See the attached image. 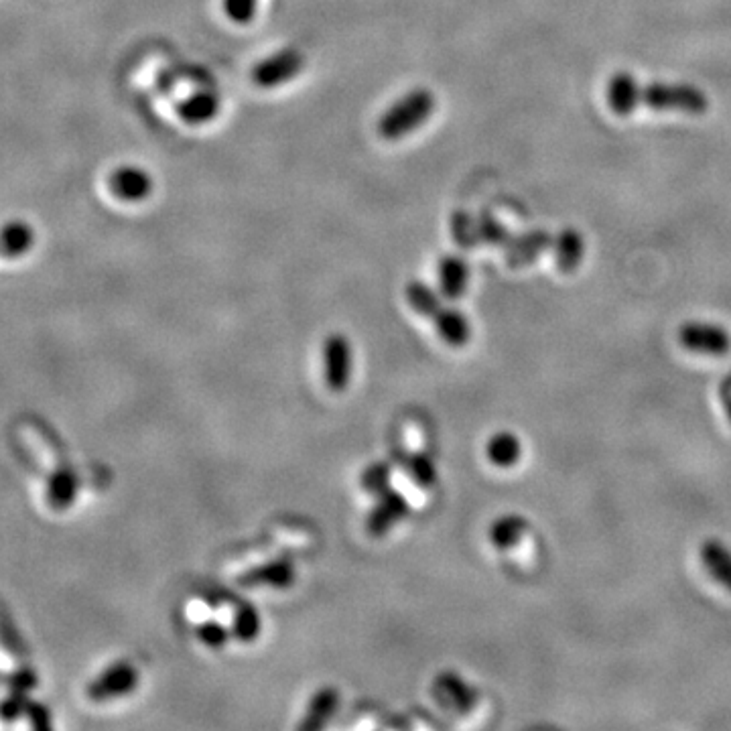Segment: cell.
I'll return each instance as SVG.
<instances>
[{
	"instance_id": "obj_5",
	"label": "cell",
	"mask_w": 731,
	"mask_h": 731,
	"mask_svg": "<svg viewBox=\"0 0 731 731\" xmlns=\"http://www.w3.org/2000/svg\"><path fill=\"white\" fill-rule=\"evenodd\" d=\"M139 673L128 662H116L110 669H106L98 679H94L88 687V697L94 703H106L128 695L137 689Z\"/></svg>"
},
{
	"instance_id": "obj_30",
	"label": "cell",
	"mask_w": 731,
	"mask_h": 731,
	"mask_svg": "<svg viewBox=\"0 0 731 731\" xmlns=\"http://www.w3.org/2000/svg\"><path fill=\"white\" fill-rule=\"evenodd\" d=\"M29 703L31 701L27 699V693L13 691L11 697H7L5 701H0V719H3V721H15V719H19L21 715L27 713Z\"/></svg>"
},
{
	"instance_id": "obj_13",
	"label": "cell",
	"mask_w": 731,
	"mask_h": 731,
	"mask_svg": "<svg viewBox=\"0 0 731 731\" xmlns=\"http://www.w3.org/2000/svg\"><path fill=\"white\" fill-rule=\"evenodd\" d=\"M220 96L214 90H197L189 94L177 108L179 118L187 124H206L212 122L220 112Z\"/></svg>"
},
{
	"instance_id": "obj_14",
	"label": "cell",
	"mask_w": 731,
	"mask_h": 731,
	"mask_svg": "<svg viewBox=\"0 0 731 731\" xmlns=\"http://www.w3.org/2000/svg\"><path fill=\"white\" fill-rule=\"evenodd\" d=\"M437 689L441 691V701L449 707H453L459 713H470L478 705V691L465 683L455 673H443L437 679Z\"/></svg>"
},
{
	"instance_id": "obj_35",
	"label": "cell",
	"mask_w": 731,
	"mask_h": 731,
	"mask_svg": "<svg viewBox=\"0 0 731 731\" xmlns=\"http://www.w3.org/2000/svg\"><path fill=\"white\" fill-rule=\"evenodd\" d=\"M721 405H723V411H725L727 419L731 421V380H727L721 386Z\"/></svg>"
},
{
	"instance_id": "obj_20",
	"label": "cell",
	"mask_w": 731,
	"mask_h": 731,
	"mask_svg": "<svg viewBox=\"0 0 731 731\" xmlns=\"http://www.w3.org/2000/svg\"><path fill=\"white\" fill-rule=\"evenodd\" d=\"M35 244V230L21 222H9L0 228V256L5 258H19L27 254Z\"/></svg>"
},
{
	"instance_id": "obj_16",
	"label": "cell",
	"mask_w": 731,
	"mask_h": 731,
	"mask_svg": "<svg viewBox=\"0 0 731 731\" xmlns=\"http://www.w3.org/2000/svg\"><path fill=\"white\" fill-rule=\"evenodd\" d=\"M553 250H555V262H557L559 271L561 273H573L583 260L585 240H583L579 230L563 228L553 238Z\"/></svg>"
},
{
	"instance_id": "obj_4",
	"label": "cell",
	"mask_w": 731,
	"mask_h": 731,
	"mask_svg": "<svg viewBox=\"0 0 731 731\" xmlns=\"http://www.w3.org/2000/svg\"><path fill=\"white\" fill-rule=\"evenodd\" d=\"M679 344L693 354L725 356L731 350V336L717 323L687 321L679 329Z\"/></svg>"
},
{
	"instance_id": "obj_2",
	"label": "cell",
	"mask_w": 731,
	"mask_h": 731,
	"mask_svg": "<svg viewBox=\"0 0 731 731\" xmlns=\"http://www.w3.org/2000/svg\"><path fill=\"white\" fill-rule=\"evenodd\" d=\"M648 106L658 112H687V114H703L709 108L707 94L693 84H667L652 82L640 88V106Z\"/></svg>"
},
{
	"instance_id": "obj_15",
	"label": "cell",
	"mask_w": 731,
	"mask_h": 731,
	"mask_svg": "<svg viewBox=\"0 0 731 731\" xmlns=\"http://www.w3.org/2000/svg\"><path fill=\"white\" fill-rule=\"evenodd\" d=\"M80 490V478L68 465L57 468L47 484V502L53 510H65L70 508L78 496Z\"/></svg>"
},
{
	"instance_id": "obj_29",
	"label": "cell",
	"mask_w": 731,
	"mask_h": 731,
	"mask_svg": "<svg viewBox=\"0 0 731 731\" xmlns=\"http://www.w3.org/2000/svg\"><path fill=\"white\" fill-rule=\"evenodd\" d=\"M258 11V0H224V13L230 21L246 25Z\"/></svg>"
},
{
	"instance_id": "obj_28",
	"label": "cell",
	"mask_w": 731,
	"mask_h": 731,
	"mask_svg": "<svg viewBox=\"0 0 731 731\" xmlns=\"http://www.w3.org/2000/svg\"><path fill=\"white\" fill-rule=\"evenodd\" d=\"M409 470L411 476L415 478V482L423 488H429L435 484L437 480V472H435V463L423 453V455H413L409 459Z\"/></svg>"
},
{
	"instance_id": "obj_22",
	"label": "cell",
	"mask_w": 731,
	"mask_h": 731,
	"mask_svg": "<svg viewBox=\"0 0 731 731\" xmlns=\"http://www.w3.org/2000/svg\"><path fill=\"white\" fill-rule=\"evenodd\" d=\"M338 703H340V697H338L336 689H321L311 699V705L307 709V717L299 727L301 729H319V727H323L331 719V715L336 713Z\"/></svg>"
},
{
	"instance_id": "obj_19",
	"label": "cell",
	"mask_w": 731,
	"mask_h": 731,
	"mask_svg": "<svg viewBox=\"0 0 731 731\" xmlns=\"http://www.w3.org/2000/svg\"><path fill=\"white\" fill-rule=\"evenodd\" d=\"M246 587H258V585H269L287 589L295 581V569L287 561H271L262 567H256L242 575L240 579Z\"/></svg>"
},
{
	"instance_id": "obj_32",
	"label": "cell",
	"mask_w": 731,
	"mask_h": 731,
	"mask_svg": "<svg viewBox=\"0 0 731 731\" xmlns=\"http://www.w3.org/2000/svg\"><path fill=\"white\" fill-rule=\"evenodd\" d=\"M13 691H17V693H27V691H31V689H35L37 687V677H35V673L33 671H29V669H21V671H17V673H13L11 677H9V683H7Z\"/></svg>"
},
{
	"instance_id": "obj_18",
	"label": "cell",
	"mask_w": 731,
	"mask_h": 731,
	"mask_svg": "<svg viewBox=\"0 0 731 731\" xmlns=\"http://www.w3.org/2000/svg\"><path fill=\"white\" fill-rule=\"evenodd\" d=\"M701 559H703V565H705L707 573L725 591L731 593V551L723 543L711 539V541L703 543Z\"/></svg>"
},
{
	"instance_id": "obj_11",
	"label": "cell",
	"mask_w": 731,
	"mask_h": 731,
	"mask_svg": "<svg viewBox=\"0 0 731 731\" xmlns=\"http://www.w3.org/2000/svg\"><path fill=\"white\" fill-rule=\"evenodd\" d=\"M530 524L518 514H506L490 526V541L498 551H516L530 539Z\"/></svg>"
},
{
	"instance_id": "obj_12",
	"label": "cell",
	"mask_w": 731,
	"mask_h": 731,
	"mask_svg": "<svg viewBox=\"0 0 731 731\" xmlns=\"http://www.w3.org/2000/svg\"><path fill=\"white\" fill-rule=\"evenodd\" d=\"M439 287H441V295L449 301H457L463 297L465 289H468L470 283V267L461 256L455 254H447L439 260Z\"/></svg>"
},
{
	"instance_id": "obj_17",
	"label": "cell",
	"mask_w": 731,
	"mask_h": 731,
	"mask_svg": "<svg viewBox=\"0 0 731 731\" xmlns=\"http://www.w3.org/2000/svg\"><path fill=\"white\" fill-rule=\"evenodd\" d=\"M433 319H435V327L439 331V336L443 338V342L447 346L463 348L470 342V336H472L470 321L461 311L451 309V307H441V311Z\"/></svg>"
},
{
	"instance_id": "obj_7",
	"label": "cell",
	"mask_w": 731,
	"mask_h": 731,
	"mask_svg": "<svg viewBox=\"0 0 731 731\" xmlns=\"http://www.w3.org/2000/svg\"><path fill=\"white\" fill-rule=\"evenodd\" d=\"M549 248H553V236L547 230L541 228L528 230L506 242L504 246L506 264L510 269L530 267V264L537 262V258Z\"/></svg>"
},
{
	"instance_id": "obj_23",
	"label": "cell",
	"mask_w": 731,
	"mask_h": 731,
	"mask_svg": "<svg viewBox=\"0 0 731 731\" xmlns=\"http://www.w3.org/2000/svg\"><path fill=\"white\" fill-rule=\"evenodd\" d=\"M449 228H451V236H453L455 244L461 246L463 250H474L480 246L478 222L470 212H465V210L453 212V216L449 220Z\"/></svg>"
},
{
	"instance_id": "obj_33",
	"label": "cell",
	"mask_w": 731,
	"mask_h": 731,
	"mask_svg": "<svg viewBox=\"0 0 731 731\" xmlns=\"http://www.w3.org/2000/svg\"><path fill=\"white\" fill-rule=\"evenodd\" d=\"M27 715L35 729H51V715L41 703H29Z\"/></svg>"
},
{
	"instance_id": "obj_3",
	"label": "cell",
	"mask_w": 731,
	"mask_h": 731,
	"mask_svg": "<svg viewBox=\"0 0 731 731\" xmlns=\"http://www.w3.org/2000/svg\"><path fill=\"white\" fill-rule=\"evenodd\" d=\"M305 68V57L299 49L287 47L254 65L252 82L260 88H277L297 78Z\"/></svg>"
},
{
	"instance_id": "obj_34",
	"label": "cell",
	"mask_w": 731,
	"mask_h": 731,
	"mask_svg": "<svg viewBox=\"0 0 731 731\" xmlns=\"http://www.w3.org/2000/svg\"><path fill=\"white\" fill-rule=\"evenodd\" d=\"M177 82H179V76H177V72H173V70H163V72H159V76H157V90L161 92V94H169V92H173V88L177 86Z\"/></svg>"
},
{
	"instance_id": "obj_10",
	"label": "cell",
	"mask_w": 731,
	"mask_h": 731,
	"mask_svg": "<svg viewBox=\"0 0 731 731\" xmlns=\"http://www.w3.org/2000/svg\"><path fill=\"white\" fill-rule=\"evenodd\" d=\"M407 514H409L407 500L401 494L388 490L382 494L378 506L368 516V533L372 537H382Z\"/></svg>"
},
{
	"instance_id": "obj_31",
	"label": "cell",
	"mask_w": 731,
	"mask_h": 731,
	"mask_svg": "<svg viewBox=\"0 0 731 731\" xmlns=\"http://www.w3.org/2000/svg\"><path fill=\"white\" fill-rule=\"evenodd\" d=\"M197 638L206 646L220 648L228 640V630L218 622H206L197 628Z\"/></svg>"
},
{
	"instance_id": "obj_26",
	"label": "cell",
	"mask_w": 731,
	"mask_h": 731,
	"mask_svg": "<svg viewBox=\"0 0 731 731\" xmlns=\"http://www.w3.org/2000/svg\"><path fill=\"white\" fill-rule=\"evenodd\" d=\"M260 632V618L252 606H242L234 616V636L242 642H252Z\"/></svg>"
},
{
	"instance_id": "obj_9",
	"label": "cell",
	"mask_w": 731,
	"mask_h": 731,
	"mask_svg": "<svg viewBox=\"0 0 731 731\" xmlns=\"http://www.w3.org/2000/svg\"><path fill=\"white\" fill-rule=\"evenodd\" d=\"M640 84L630 72H616L608 82V106L618 116H630L640 106Z\"/></svg>"
},
{
	"instance_id": "obj_1",
	"label": "cell",
	"mask_w": 731,
	"mask_h": 731,
	"mask_svg": "<svg viewBox=\"0 0 731 731\" xmlns=\"http://www.w3.org/2000/svg\"><path fill=\"white\" fill-rule=\"evenodd\" d=\"M437 100L433 92L417 88L394 102L378 120V135L386 141H401L433 116Z\"/></svg>"
},
{
	"instance_id": "obj_6",
	"label": "cell",
	"mask_w": 731,
	"mask_h": 731,
	"mask_svg": "<svg viewBox=\"0 0 731 731\" xmlns=\"http://www.w3.org/2000/svg\"><path fill=\"white\" fill-rule=\"evenodd\" d=\"M325 380L334 392H342L352 376V348L346 336L334 334L325 340Z\"/></svg>"
},
{
	"instance_id": "obj_8",
	"label": "cell",
	"mask_w": 731,
	"mask_h": 731,
	"mask_svg": "<svg viewBox=\"0 0 731 731\" xmlns=\"http://www.w3.org/2000/svg\"><path fill=\"white\" fill-rule=\"evenodd\" d=\"M108 187L114 197L122 202L137 204L147 199L153 191V177L141 167H120L108 177Z\"/></svg>"
},
{
	"instance_id": "obj_27",
	"label": "cell",
	"mask_w": 731,
	"mask_h": 731,
	"mask_svg": "<svg viewBox=\"0 0 731 731\" xmlns=\"http://www.w3.org/2000/svg\"><path fill=\"white\" fill-rule=\"evenodd\" d=\"M388 478H390V465L384 461H376L364 470L362 474V488L370 494H384L388 492Z\"/></svg>"
},
{
	"instance_id": "obj_21",
	"label": "cell",
	"mask_w": 731,
	"mask_h": 731,
	"mask_svg": "<svg viewBox=\"0 0 731 731\" xmlns=\"http://www.w3.org/2000/svg\"><path fill=\"white\" fill-rule=\"evenodd\" d=\"M486 457L496 468H512L522 457V443L514 433L500 431L490 437L486 445Z\"/></svg>"
},
{
	"instance_id": "obj_25",
	"label": "cell",
	"mask_w": 731,
	"mask_h": 731,
	"mask_svg": "<svg viewBox=\"0 0 731 731\" xmlns=\"http://www.w3.org/2000/svg\"><path fill=\"white\" fill-rule=\"evenodd\" d=\"M478 236H480V244L484 246H506V242L510 240L508 228L488 210H484L478 218Z\"/></svg>"
},
{
	"instance_id": "obj_24",
	"label": "cell",
	"mask_w": 731,
	"mask_h": 731,
	"mask_svg": "<svg viewBox=\"0 0 731 731\" xmlns=\"http://www.w3.org/2000/svg\"><path fill=\"white\" fill-rule=\"evenodd\" d=\"M405 293L411 307L423 317H435L443 307L439 293H435V289H431L427 283L413 281Z\"/></svg>"
}]
</instances>
